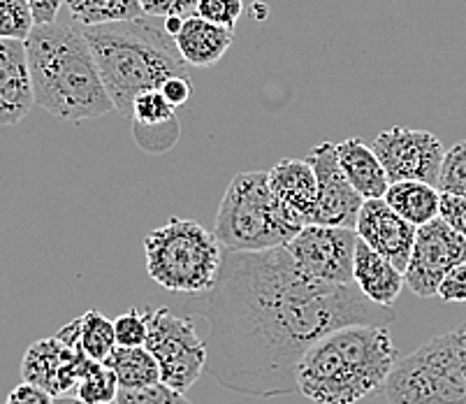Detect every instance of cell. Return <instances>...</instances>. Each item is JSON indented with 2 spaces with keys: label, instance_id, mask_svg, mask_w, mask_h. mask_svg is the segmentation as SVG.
Returning a JSON list of instances; mask_svg holds the SVG:
<instances>
[{
  "label": "cell",
  "instance_id": "1f68e13d",
  "mask_svg": "<svg viewBox=\"0 0 466 404\" xmlns=\"http://www.w3.org/2000/svg\"><path fill=\"white\" fill-rule=\"evenodd\" d=\"M144 15L167 19V16H190L195 15L198 0H139Z\"/></svg>",
  "mask_w": 466,
  "mask_h": 404
},
{
  "label": "cell",
  "instance_id": "ab89813d",
  "mask_svg": "<svg viewBox=\"0 0 466 404\" xmlns=\"http://www.w3.org/2000/svg\"><path fill=\"white\" fill-rule=\"evenodd\" d=\"M54 404H86V402H82L79 398H66V395H58V398H54Z\"/></svg>",
  "mask_w": 466,
  "mask_h": 404
},
{
  "label": "cell",
  "instance_id": "ba28073f",
  "mask_svg": "<svg viewBox=\"0 0 466 404\" xmlns=\"http://www.w3.org/2000/svg\"><path fill=\"white\" fill-rule=\"evenodd\" d=\"M147 342L151 356L158 360L160 381L186 393L207 369V342L200 339L195 323L177 316L165 307H144Z\"/></svg>",
  "mask_w": 466,
  "mask_h": 404
},
{
  "label": "cell",
  "instance_id": "ac0fdd59",
  "mask_svg": "<svg viewBox=\"0 0 466 404\" xmlns=\"http://www.w3.org/2000/svg\"><path fill=\"white\" fill-rule=\"evenodd\" d=\"M267 184L281 202L311 223L316 210L318 181L311 163L307 159H283L267 170Z\"/></svg>",
  "mask_w": 466,
  "mask_h": 404
},
{
  "label": "cell",
  "instance_id": "3957f363",
  "mask_svg": "<svg viewBox=\"0 0 466 404\" xmlns=\"http://www.w3.org/2000/svg\"><path fill=\"white\" fill-rule=\"evenodd\" d=\"M82 33L114 109L121 114L133 112L135 98L160 88L165 79L190 78V66L158 16L142 15L137 19L84 26Z\"/></svg>",
  "mask_w": 466,
  "mask_h": 404
},
{
  "label": "cell",
  "instance_id": "52a82bcc",
  "mask_svg": "<svg viewBox=\"0 0 466 404\" xmlns=\"http://www.w3.org/2000/svg\"><path fill=\"white\" fill-rule=\"evenodd\" d=\"M390 404H466V374L455 330L397 360L383 386Z\"/></svg>",
  "mask_w": 466,
  "mask_h": 404
},
{
  "label": "cell",
  "instance_id": "d6986e66",
  "mask_svg": "<svg viewBox=\"0 0 466 404\" xmlns=\"http://www.w3.org/2000/svg\"><path fill=\"white\" fill-rule=\"evenodd\" d=\"M337 159L343 174L364 200L383 198L390 180L374 147H367L360 138H349L337 144Z\"/></svg>",
  "mask_w": 466,
  "mask_h": 404
},
{
  "label": "cell",
  "instance_id": "5bb4252c",
  "mask_svg": "<svg viewBox=\"0 0 466 404\" xmlns=\"http://www.w3.org/2000/svg\"><path fill=\"white\" fill-rule=\"evenodd\" d=\"M355 231L364 244H370L380 256L395 263L401 272L406 270L410 254H413L418 228L401 214H397L385 202V198L364 200Z\"/></svg>",
  "mask_w": 466,
  "mask_h": 404
},
{
  "label": "cell",
  "instance_id": "44dd1931",
  "mask_svg": "<svg viewBox=\"0 0 466 404\" xmlns=\"http://www.w3.org/2000/svg\"><path fill=\"white\" fill-rule=\"evenodd\" d=\"M105 365L116 374L118 388H144L158 384V360L147 347H118L105 358Z\"/></svg>",
  "mask_w": 466,
  "mask_h": 404
},
{
  "label": "cell",
  "instance_id": "d590c367",
  "mask_svg": "<svg viewBox=\"0 0 466 404\" xmlns=\"http://www.w3.org/2000/svg\"><path fill=\"white\" fill-rule=\"evenodd\" d=\"M5 404H54V395L46 393L40 386L24 381L7 395Z\"/></svg>",
  "mask_w": 466,
  "mask_h": 404
},
{
  "label": "cell",
  "instance_id": "cb8c5ba5",
  "mask_svg": "<svg viewBox=\"0 0 466 404\" xmlns=\"http://www.w3.org/2000/svg\"><path fill=\"white\" fill-rule=\"evenodd\" d=\"M118 395V378L105 363L93 360L77 384V398L86 404H114Z\"/></svg>",
  "mask_w": 466,
  "mask_h": 404
},
{
  "label": "cell",
  "instance_id": "4dcf8cb0",
  "mask_svg": "<svg viewBox=\"0 0 466 404\" xmlns=\"http://www.w3.org/2000/svg\"><path fill=\"white\" fill-rule=\"evenodd\" d=\"M114 333H116L118 347H144L147 342V321L144 314L137 309L121 314L114 321Z\"/></svg>",
  "mask_w": 466,
  "mask_h": 404
},
{
  "label": "cell",
  "instance_id": "8d00e7d4",
  "mask_svg": "<svg viewBox=\"0 0 466 404\" xmlns=\"http://www.w3.org/2000/svg\"><path fill=\"white\" fill-rule=\"evenodd\" d=\"M33 16H35V26L42 24H54L58 19V12L66 5V0H28Z\"/></svg>",
  "mask_w": 466,
  "mask_h": 404
},
{
  "label": "cell",
  "instance_id": "7402d4cb",
  "mask_svg": "<svg viewBox=\"0 0 466 404\" xmlns=\"http://www.w3.org/2000/svg\"><path fill=\"white\" fill-rule=\"evenodd\" d=\"M66 7L79 26H100L144 15L139 0H66Z\"/></svg>",
  "mask_w": 466,
  "mask_h": 404
},
{
  "label": "cell",
  "instance_id": "e0dca14e",
  "mask_svg": "<svg viewBox=\"0 0 466 404\" xmlns=\"http://www.w3.org/2000/svg\"><path fill=\"white\" fill-rule=\"evenodd\" d=\"M179 54L190 67H211L226 57L235 42V28L218 26L198 15L184 19V26L175 36Z\"/></svg>",
  "mask_w": 466,
  "mask_h": 404
},
{
  "label": "cell",
  "instance_id": "e575fe53",
  "mask_svg": "<svg viewBox=\"0 0 466 404\" xmlns=\"http://www.w3.org/2000/svg\"><path fill=\"white\" fill-rule=\"evenodd\" d=\"M158 91L177 109L190 100V96H193V84H190V78H169L160 84Z\"/></svg>",
  "mask_w": 466,
  "mask_h": 404
},
{
  "label": "cell",
  "instance_id": "d4e9b609",
  "mask_svg": "<svg viewBox=\"0 0 466 404\" xmlns=\"http://www.w3.org/2000/svg\"><path fill=\"white\" fill-rule=\"evenodd\" d=\"M181 126L177 114L167 121L160 123H133V138L135 144H137L142 151L147 154H165L169 149L179 142Z\"/></svg>",
  "mask_w": 466,
  "mask_h": 404
},
{
  "label": "cell",
  "instance_id": "603a6c76",
  "mask_svg": "<svg viewBox=\"0 0 466 404\" xmlns=\"http://www.w3.org/2000/svg\"><path fill=\"white\" fill-rule=\"evenodd\" d=\"M79 347L91 360L105 363V358L116 348L114 321H109L107 316H103L96 309L79 316Z\"/></svg>",
  "mask_w": 466,
  "mask_h": 404
},
{
  "label": "cell",
  "instance_id": "9c48e42d",
  "mask_svg": "<svg viewBox=\"0 0 466 404\" xmlns=\"http://www.w3.org/2000/svg\"><path fill=\"white\" fill-rule=\"evenodd\" d=\"M358 242L360 237L355 228L307 223L288 242L286 249L292 261L313 279L332 284H355L353 265Z\"/></svg>",
  "mask_w": 466,
  "mask_h": 404
},
{
  "label": "cell",
  "instance_id": "9a60e30c",
  "mask_svg": "<svg viewBox=\"0 0 466 404\" xmlns=\"http://www.w3.org/2000/svg\"><path fill=\"white\" fill-rule=\"evenodd\" d=\"M35 105L26 42L0 37V126H16Z\"/></svg>",
  "mask_w": 466,
  "mask_h": 404
},
{
  "label": "cell",
  "instance_id": "83f0119b",
  "mask_svg": "<svg viewBox=\"0 0 466 404\" xmlns=\"http://www.w3.org/2000/svg\"><path fill=\"white\" fill-rule=\"evenodd\" d=\"M114 404H190L188 398L167 384L144 386V388H118Z\"/></svg>",
  "mask_w": 466,
  "mask_h": 404
},
{
  "label": "cell",
  "instance_id": "6da1fadb",
  "mask_svg": "<svg viewBox=\"0 0 466 404\" xmlns=\"http://www.w3.org/2000/svg\"><path fill=\"white\" fill-rule=\"evenodd\" d=\"M205 295L207 369L223 388L251 398L299 393V360L337 327L390 326L397 318L355 284L309 276L286 244L226 251L218 282Z\"/></svg>",
  "mask_w": 466,
  "mask_h": 404
},
{
  "label": "cell",
  "instance_id": "2e32d148",
  "mask_svg": "<svg viewBox=\"0 0 466 404\" xmlns=\"http://www.w3.org/2000/svg\"><path fill=\"white\" fill-rule=\"evenodd\" d=\"M353 282L371 302L383 307H392L406 286L404 272L362 240L355 246Z\"/></svg>",
  "mask_w": 466,
  "mask_h": 404
},
{
  "label": "cell",
  "instance_id": "f546056e",
  "mask_svg": "<svg viewBox=\"0 0 466 404\" xmlns=\"http://www.w3.org/2000/svg\"><path fill=\"white\" fill-rule=\"evenodd\" d=\"M195 15L218 26L235 28L239 16L244 15V0H198Z\"/></svg>",
  "mask_w": 466,
  "mask_h": 404
},
{
  "label": "cell",
  "instance_id": "d6a6232c",
  "mask_svg": "<svg viewBox=\"0 0 466 404\" xmlns=\"http://www.w3.org/2000/svg\"><path fill=\"white\" fill-rule=\"evenodd\" d=\"M436 295L443 302H452V305L466 302V261L452 267V270L443 276V282H441Z\"/></svg>",
  "mask_w": 466,
  "mask_h": 404
},
{
  "label": "cell",
  "instance_id": "7a4b0ae2",
  "mask_svg": "<svg viewBox=\"0 0 466 404\" xmlns=\"http://www.w3.org/2000/svg\"><path fill=\"white\" fill-rule=\"evenodd\" d=\"M397 360L390 326L337 327L302 356L298 390L316 404H355L383 388Z\"/></svg>",
  "mask_w": 466,
  "mask_h": 404
},
{
  "label": "cell",
  "instance_id": "f1b7e54d",
  "mask_svg": "<svg viewBox=\"0 0 466 404\" xmlns=\"http://www.w3.org/2000/svg\"><path fill=\"white\" fill-rule=\"evenodd\" d=\"M130 117H133V123H160L175 117V108L165 100L158 88H151L135 98Z\"/></svg>",
  "mask_w": 466,
  "mask_h": 404
},
{
  "label": "cell",
  "instance_id": "4316f807",
  "mask_svg": "<svg viewBox=\"0 0 466 404\" xmlns=\"http://www.w3.org/2000/svg\"><path fill=\"white\" fill-rule=\"evenodd\" d=\"M441 193H452L466 198V140L457 142L448 149L441 163L439 181H436Z\"/></svg>",
  "mask_w": 466,
  "mask_h": 404
},
{
  "label": "cell",
  "instance_id": "8fae6325",
  "mask_svg": "<svg viewBox=\"0 0 466 404\" xmlns=\"http://www.w3.org/2000/svg\"><path fill=\"white\" fill-rule=\"evenodd\" d=\"M466 261V237L436 216L418 228L413 254L404 270V282L413 295L434 297L443 276Z\"/></svg>",
  "mask_w": 466,
  "mask_h": 404
},
{
  "label": "cell",
  "instance_id": "4fadbf2b",
  "mask_svg": "<svg viewBox=\"0 0 466 404\" xmlns=\"http://www.w3.org/2000/svg\"><path fill=\"white\" fill-rule=\"evenodd\" d=\"M307 161L311 163L318 181V198L311 223L355 228L364 198L343 174L337 159V144H318L309 151Z\"/></svg>",
  "mask_w": 466,
  "mask_h": 404
},
{
  "label": "cell",
  "instance_id": "ffe728a7",
  "mask_svg": "<svg viewBox=\"0 0 466 404\" xmlns=\"http://www.w3.org/2000/svg\"><path fill=\"white\" fill-rule=\"evenodd\" d=\"M383 198L397 214L404 216L415 228L430 223L441 214L439 186L427 184V181H392Z\"/></svg>",
  "mask_w": 466,
  "mask_h": 404
},
{
  "label": "cell",
  "instance_id": "484cf974",
  "mask_svg": "<svg viewBox=\"0 0 466 404\" xmlns=\"http://www.w3.org/2000/svg\"><path fill=\"white\" fill-rule=\"evenodd\" d=\"M35 28L28 0H0V37L26 42Z\"/></svg>",
  "mask_w": 466,
  "mask_h": 404
},
{
  "label": "cell",
  "instance_id": "5b68a950",
  "mask_svg": "<svg viewBox=\"0 0 466 404\" xmlns=\"http://www.w3.org/2000/svg\"><path fill=\"white\" fill-rule=\"evenodd\" d=\"M307 225L267 184V172H239L216 212L214 233L226 251H265L283 246Z\"/></svg>",
  "mask_w": 466,
  "mask_h": 404
},
{
  "label": "cell",
  "instance_id": "7c38bea8",
  "mask_svg": "<svg viewBox=\"0 0 466 404\" xmlns=\"http://www.w3.org/2000/svg\"><path fill=\"white\" fill-rule=\"evenodd\" d=\"M374 151L392 181H439L441 163L446 156V149L434 133L415 129H388L374 138Z\"/></svg>",
  "mask_w": 466,
  "mask_h": 404
},
{
  "label": "cell",
  "instance_id": "836d02e7",
  "mask_svg": "<svg viewBox=\"0 0 466 404\" xmlns=\"http://www.w3.org/2000/svg\"><path fill=\"white\" fill-rule=\"evenodd\" d=\"M441 219L466 237V198L452 193H441Z\"/></svg>",
  "mask_w": 466,
  "mask_h": 404
},
{
  "label": "cell",
  "instance_id": "30bf717a",
  "mask_svg": "<svg viewBox=\"0 0 466 404\" xmlns=\"http://www.w3.org/2000/svg\"><path fill=\"white\" fill-rule=\"evenodd\" d=\"M93 360L79 347V318L58 330L56 337L40 339L24 356L21 377L52 393L54 398L77 388Z\"/></svg>",
  "mask_w": 466,
  "mask_h": 404
},
{
  "label": "cell",
  "instance_id": "74e56055",
  "mask_svg": "<svg viewBox=\"0 0 466 404\" xmlns=\"http://www.w3.org/2000/svg\"><path fill=\"white\" fill-rule=\"evenodd\" d=\"M163 21H165V31H167L172 37H175L177 33L181 31V26H184V16H167V19Z\"/></svg>",
  "mask_w": 466,
  "mask_h": 404
},
{
  "label": "cell",
  "instance_id": "277c9868",
  "mask_svg": "<svg viewBox=\"0 0 466 404\" xmlns=\"http://www.w3.org/2000/svg\"><path fill=\"white\" fill-rule=\"evenodd\" d=\"M35 105L61 121H86L114 112L82 28L42 24L26 40Z\"/></svg>",
  "mask_w": 466,
  "mask_h": 404
},
{
  "label": "cell",
  "instance_id": "f35d334b",
  "mask_svg": "<svg viewBox=\"0 0 466 404\" xmlns=\"http://www.w3.org/2000/svg\"><path fill=\"white\" fill-rule=\"evenodd\" d=\"M455 335H457V344H460V353H461V360H464V374H466V326L457 327Z\"/></svg>",
  "mask_w": 466,
  "mask_h": 404
},
{
  "label": "cell",
  "instance_id": "8992f818",
  "mask_svg": "<svg viewBox=\"0 0 466 404\" xmlns=\"http://www.w3.org/2000/svg\"><path fill=\"white\" fill-rule=\"evenodd\" d=\"M223 254L216 233L190 219H169L144 237L147 272L169 293H209L218 282Z\"/></svg>",
  "mask_w": 466,
  "mask_h": 404
}]
</instances>
